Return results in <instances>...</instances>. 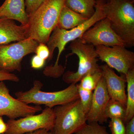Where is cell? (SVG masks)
I'll list each match as a JSON object with an SVG mask.
<instances>
[{"instance_id":"31","label":"cell","mask_w":134,"mask_h":134,"mask_svg":"<svg viewBox=\"0 0 134 134\" xmlns=\"http://www.w3.org/2000/svg\"><path fill=\"white\" fill-rule=\"evenodd\" d=\"M110 0H107V2H108V1H110Z\"/></svg>"},{"instance_id":"32","label":"cell","mask_w":134,"mask_h":134,"mask_svg":"<svg viewBox=\"0 0 134 134\" xmlns=\"http://www.w3.org/2000/svg\"><path fill=\"white\" fill-rule=\"evenodd\" d=\"M44 1H45V0H42V1H43V2H44Z\"/></svg>"},{"instance_id":"12","label":"cell","mask_w":134,"mask_h":134,"mask_svg":"<svg viewBox=\"0 0 134 134\" xmlns=\"http://www.w3.org/2000/svg\"><path fill=\"white\" fill-rule=\"evenodd\" d=\"M110 99L105 81L102 77L93 92L91 106L86 115L88 123L96 122L102 124L106 122L104 113Z\"/></svg>"},{"instance_id":"13","label":"cell","mask_w":134,"mask_h":134,"mask_svg":"<svg viewBox=\"0 0 134 134\" xmlns=\"http://www.w3.org/2000/svg\"><path fill=\"white\" fill-rule=\"evenodd\" d=\"M102 77L105 81L106 86L110 98L118 100L125 105L126 104L125 91V76H119L106 64L100 66Z\"/></svg>"},{"instance_id":"10","label":"cell","mask_w":134,"mask_h":134,"mask_svg":"<svg viewBox=\"0 0 134 134\" xmlns=\"http://www.w3.org/2000/svg\"><path fill=\"white\" fill-rule=\"evenodd\" d=\"M80 39L83 43L92 45L95 47L99 45L125 46L124 42L111 28L110 21L107 18L97 22Z\"/></svg>"},{"instance_id":"9","label":"cell","mask_w":134,"mask_h":134,"mask_svg":"<svg viewBox=\"0 0 134 134\" xmlns=\"http://www.w3.org/2000/svg\"><path fill=\"white\" fill-rule=\"evenodd\" d=\"M98 58L111 68L126 75L130 70L134 68V53L125 46L95 47Z\"/></svg>"},{"instance_id":"24","label":"cell","mask_w":134,"mask_h":134,"mask_svg":"<svg viewBox=\"0 0 134 134\" xmlns=\"http://www.w3.org/2000/svg\"><path fill=\"white\" fill-rule=\"evenodd\" d=\"M42 2V0H25L26 12L29 16L36 11Z\"/></svg>"},{"instance_id":"16","label":"cell","mask_w":134,"mask_h":134,"mask_svg":"<svg viewBox=\"0 0 134 134\" xmlns=\"http://www.w3.org/2000/svg\"><path fill=\"white\" fill-rule=\"evenodd\" d=\"M88 19L64 5L60 13L56 26L64 30H71L83 23Z\"/></svg>"},{"instance_id":"3","label":"cell","mask_w":134,"mask_h":134,"mask_svg":"<svg viewBox=\"0 0 134 134\" xmlns=\"http://www.w3.org/2000/svg\"><path fill=\"white\" fill-rule=\"evenodd\" d=\"M111 28L126 48L134 46V0H110L103 7Z\"/></svg>"},{"instance_id":"2","label":"cell","mask_w":134,"mask_h":134,"mask_svg":"<svg viewBox=\"0 0 134 134\" xmlns=\"http://www.w3.org/2000/svg\"><path fill=\"white\" fill-rule=\"evenodd\" d=\"M65 0H45L36 11L29 16L26 26V39L38 43L46 44L57 26Z\"/></svg>"},{"instance_id":"15","label":"cell","mask_w":134,"mask_h":134,"mask_svg":"<svg viewBox=\"0 0 134 134\" xmlns=\"http://www.w3.org/2000/svg\"><path fill=\"white\" fill-rule=\"evenodd\" d=\"M26 39L25 26L18 25L12 19H0V45L18 42Z\"/></svg>"},{"instance_id":"18","label":"cell","mask_w":134,"mask_h":134,"mask_svg":"<svg viewBox=\"0 0 134 134\" xmlns=\"http://www.w3.org/2000/svg\"><path fill=\"white\" fill-rule=\"evenodd\" d=\"M127 84L126 112L124 122L126 124L134 117V68L125 75Z\"/></svg>"},{"instance_id":"17","label":"cell","mask_w":134,"mask_h":134,"mask_svg":"<svg viewBox=\"0 0 134 134\" xmlns=\"http://www.w3.org/2000/svg\"><path fill=\"white\" fill-rule=\"evenodd\" d=\"M96 3V0H65V5L89 19L95 13Z\"/></svg>"},{"instance_id":"11","label":"cell","mask_w":134,"mask_h":134,"mask_svg":"<svg viewBox=\"0 0 134 134\" xmlns=\"http://www.w3.org/2000/svg\"><path fill=\"white\" fill-rule=\"evenodd\" d=\"M42 110L39 105H30L13 97L4 82H0V117L5 116L10 119H15L34 115Z\"/></svg>"},{"instance_id":"5","label":"cell","mask_w":134,"mask_h":134,"mask_svg":"<svg viewBox=\"0 0 134 134\" xmlns=\"http://www.w3.org/2000/svg\"><path fill=\"white\" fill-rule=\"evenodd\" d=\"M69 47L72 51L70 55L76 54L79 59V64L76 72L68 71L63 74V80L65 82L77 84L84 77L101 70L94 46L83 43L79 38L71 41Z\"/></svg>"},{"instance_id":"21","label":"cell","mask_w":134,"mask_h":134,"mask_svg":"<svg viewBox=\"0 0 134 134\" xmlns=\"http://www.w3.org/2000/svg\"><path fill=\"white\" fill-rule=\"evenodd\" d=\"M75 134H109L105 127L102 126L98 122L86 123Z\"/></svg>"},{"instance_id":"23","label":"cell","mask_w":134,"mask_h":134,"mask_svg":"<svg viewBox=\"0 0 134 134\" xmlns=\"http://www.w3.org/2000/svg\"><path fill=\"white\" fill-rule=\"evenodd\" d=\"M109 127L112 134H125L126 126L122 120L119 118H112L109 121Z\"/></svg>"},{"instance_id":"20","label":"cell","mask_w":134,"mask_h":134,"mask_svg":"<svg viewBox=\"0 0 134 134\" xmlns=\"http://www.w3.org/2000/svg\"><path fill=\"white\" fill-rule=\"evenodd\" d=\"M102 77L101 70L91 75H87L80 81L79 86L87 90L93 91Z\"/></svg>"},{"instance_id":"22","label":"cell","mask_w":134,"mask_h":134,"mask_svg":"<svg viewBox=\"0 0 134 134\" xmlns=\"http://www.w3.org/2000/svg\"><path fill=\"white\" fill-rule=\"evenodd\" d=\"M76 85L81 104L85 112L87 114L91 106L93 92L82 88L78 84Z\"/></svg>"},{"instance_id":"27","label":"cell","mask_w":134,"mask_h":134,"mask_svg":"<svg viewBox=\"0 0 134 134\" xmlns=\"http://www.w3.org/2000/svg\"><path fill=\"white\" fill-rule=\"evenodd\" d=\"M45 63V60L40 58L37 55H34L31 61L32 68L34 69H40L43 68Z\"/></svg>"},{"instance_id":"7","label":"cell","mask_w":134,"mask_h":134,"mask_svg":"<svg viewBox=\"0 0 134 134\" xmlns=\"http://www.w3.org/2000/svg\"><path fill=\"white\" fill-rule=\"evenodd\" d=\"M38 44L28 38L13 44L0 45V71L20 72L23 59L28 54L35 53Z\"/></svg>"},{"instance_id":"8","label":"cell","mask_w":134,"mask_h":134,"mask_svg":"<svg viewBox=\"0 0 134 134\" xmlns=\"http://www.w3.org/2000/svg\"><path fill=\"white\" fill-rule=\"evenodd\" d=\"M55 113L54 109L46 107L41 113L22 117L18 120L10 119L6 123V134H24L40 129L52 131L54 127Z\"/></svg>"},{"instance_id":"25","label":"cell","mask_w":134,"mask_h":134,"mask_svg":"<svg viewBox=\"0 0 134 134\" xmlns=\"http://www.w3.org/2000/svg\"><path fill=\"white\" fill-rule=\"evenodd\" d=\"M35 53L40 58L46 60H48L50 55V51L46 44L39 43L35 50Z\"/></svg>"},{"instance_id":"26","label":"cell","mask_w":134,"mask_h":134,"mask_svg":"<svg viewBox=\"0 0 134 134\" xmlns=\"http://www.w3.org/2000/svg\"><path fill=\"white\" fill-rule=\"evenodd\" d=\"M5 81L18 82L19 81V77L14 74L0 71V82Z\"/></svg>"},{"instance_id":"30","label":"cell","mask_w":134,"mask_h":134,"mask_svg":"<svg viewBox=\"0 0 134 134\" xmlns=\"http://www.w3.org/2000/svg\"><path fill=\"white\" fill-rule=\"evenodd\" d=\"M24 134H53V133L52 131H49L46 129H42L38 130L33 132L26 133Z\"/></svg>"},{"instance_id":"4","label":"cell","mask_w":134,"mask_h":134,"mask_svg":"<svg viewBox=\"0 0 134 134\" xmlns=\"http://www.w3.org/2000/svg\"><path fill=\"white\" fill-rule=\"evenodd\" d=\"M42 86L43 83L36 80L29 90L16 92L15 95L18 100L25 104L44 105L50 108L63 105L79 98L76 84H71L66 88L54 92L42 91Z\"/></svg>"},{"instance_id":"28","label":"cell","mask_w":134,"mask_h":134,"mask_svg":"<svg viewBox=\"0 0 134 134\" xmlns=\"http://www.w3.org/2000/svg\"><path fill=\"white\" fill-rule=\"evenodd\" d=\"M125 134H134V117L126 124Z\"/></svg>"},{"instance_id":"19","label":"cell","mask_w":134,"mask_h":134,"mask_svg":"<svg viewBox=\"0 0 134 134\" xmlns=\"http://www.w3.org/2000/svg\"><path fill=\"white\" fill-rule=\"evenodd\" d=\"M126 112V106L122 103L110 98L106 106L104 117L107 121L108 119L119 118L124 121Z\"/></svg>"},{"instance_id":"6","label":"cell","mask_w":134,"mask_h":134,"mask_svg":"<svg viewBox=\"0 0 134 134\" xmlns=\"http://www.w3.org/2000/svg\"><path fill=\"white\" fill-rule=\"evenodd\" d=\"M55 120L53 134H72L78 131L87 122L79 98L54 108Z\"/></svg>"},{"instance_id":"29","label":"cell","mask_w":134,"mask_h":134,"mask_svg":"<svg viewBox=\"0 0 134 134\" xmlns=\"http://www.w3.org/2000/svg\"><path fill=\"white\" fill-rule=\"evenodd\" d=\"M7 130V124L3 121L2 117H0V134L5 133Z\"/></svg>"},{"instance_id":"14","label":"cell","mask_w":134,"mask_h":134,"mask_svg":"<svg viewBox=\"0 0 134 134\" xmlns=\"http://www.w3.org/2000/svg\"><path fill=\"white\" fill-rule=\"evenodd\" d=\"M0 19L16 20L23 26L29 22L25 0H5L0 7Z\"/></svg>"},{"instance_id":"1","label":"cell","mask_w":134,"mask_h":134,"mask_svg":"<svg viewBox=\"0 0 134 134\" xmlns=\"http://www.w3.org/2000/svg\"><path fill=\"white\" fill-rule=\"evenodd\" d=\"M107 0H96L95 12L90 18L82 24L71 30L60 29L57 26L54 28L49 37L46 44L50 51L48 61L52 59L55 48H58V53L55 64L47 66L44 70V74L47 76L58 78L64 74L65 69L59 64V60L65 46L70 42L81 38L85 32L97 22L105 18L103 10L104 4Z\"/></svg>"}]
</instances>
